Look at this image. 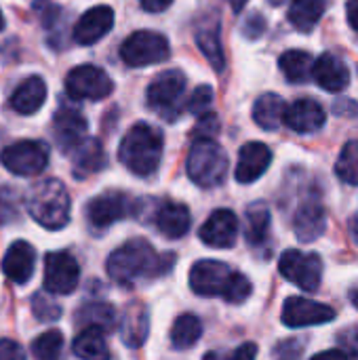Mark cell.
<instances>
[{
    "mask_svg": "<svg viewBox=\"0 0 358 360\" xmlns=\"http://www.w3.org/2000/svg\"><path fill=\"white\" fill-rule=\"evenodd\" d=\"M87 219L93 228H108L120 219H124L127 215H131L133 211V200L124 194V192H106L99 194L95 198H91V202L87 205Z\"/></svg>",
    "mask_w": 358,
    "mask_h": 360,
    "instance_id": "obj_12",
    "label": "cell"
},
{
    "mask_svg": "<svg viewBox=\"0 0 358 360\" xmlns=\"http://www.w3.org/2000/svg\"><path fill=\"white\" fill-rule=\"evenodd\" d=\"M27 213L46 230H61L70 221V194L59 179H42L27 190Z\"/></svg>",
    "mask_w": 358,
    "mask_h": 360,
    "instance_id": "obj_4",
    "label": "cell"
},
{
    "mask_svg": "<svg viewBox=\"0 0 358 360\" xmlns=\"http://www.w3.org/2000/svg\"><path fill=\"white\" fill-rule=\"evenodd\" d=\"M312 78L317 80V84L325 91L338 93L344 91L350 82V72L346 68V63L333 55V53H323L319 59H314L312 65Z\"/></svg>",
    "mask_w": 358,
    "mask_h": 360,
    "instance_id": "obj_21",
    "label": "cell"
},
{
    "mask_svg": "<svg viewBox=\"0 0 358 360\" xmlns=\"http://www.w3.org/2000/svg\"><path fill=\"white\" fill-rule=\"evenodd\" d=\"M211 103H213V89L209 84H200L190 95V99L186 103V110L192 112V114H196V116H200V114L209 112Z\"/></svg>",
    "mask_w": 358,
    "mask_h": 360,
    "instance_id": "obj_36",
    "label": "cell"
},
{
    "mask_svg": "<svg viewBox=\"0 0 358 360\" xmlns=\"http://www.w3.org/2000/svg\"><path fill=\"white\" fill-rule=\"evenodd\" d=\"M283 122L295 133H304V135L317 133L327 122V112L317 99L302 97V99L293 101L291 105H287Z\"/></svg>",
    "mask_w": 358,
    "mask_h": 360,
    "instance_id": "obj_15",
    "label": "cell"
},
{
    "mask_svg": "<svg viewBox=\"0 0 358 360\" xmlns=\"http://www.w3.org/2000/svg\"><path fill=\"white\" fill-rule=\"evenodd\" d=\"M186 91V76L179 70H165L160 72L148 86V101L156 108L167 120L177 118V103Z\"/></svg>",
    "mask_w": 358,
    "mask_h": 360,
    "instance_id": "obj_10",
    "label": "cell"
},
{
    "mask_svg": "<svg viewBox=\"0 0 358 360\" xmlns=\"http://www.w3.org/2000/svg\"><path fill=\"white\" fill-rule=\"evenodd\" d=\"M173 255L160 257L146 238H133L112 251L108 257V274L120 285H133L143 276H156L169 268Z\"/></svg>",
    "mask_w": 358,
    "mask_h": 360,
    "instance_id": "obj_2",
    "label": "cell"
},
{
    "mask_svg": "<svg viewBox=\"0 0 358 360\" xmlns=\"http://www.w3.org/2000/svg\"><path fill=\"white\" fill-rule=\"evenodd\" d=\"M171 55L169 40L152 30H139L133 32L122 44H120V57L131 68H143L152 63H162Z\"/></svg>",
    "mask_w": 358,
    "mask_h": 360,
    "instance_id": "obj_6",
    "label": "cell"
},
{
    "mask_svg": "<svg viewBox=\"0 0 358 360\" xmlns=\"http://www.w3.org/2000/svg\"><path fill=\"white\" fill-rule=\"evenodd\" d=\"M346 15H348V23L352 25V30L358 32V0H348Z\"/></svg>",
    "mask_w": 358,
    "mask_h": 360,
    "instance_id": "obj_43",
    "label": "cell"
},
{
    "mask_svg": "<svg viewBox=\"0 0 358 360\" xmlns=\"http://www.w3.org/2000/svg\"><path fill=\"white\" fill-rule=\"evenodd\" d=\"M281 72L285 74V78L293 84L306 82L312 78V65H314V57L306 51H287L281 55L279 59Z\"/></svg>",
    "mask_w": 358,
    "mask_h": 360,
    "instance_id": "obj_32",
    "label": "cell"
},
{
    "mask_svg": "<svg viewBox=\"0 0 358 360\" xmlns=\"http://www.w3.org/2000/svg\"><path fill=\"white\" fill-rule=\"evenodd\" d=\"M46 99V84L40 76L25 78L11 95V108L23 116H30L42 108Z\"/></svg>",
    "mask_w": 358,
    "mask_h": 360,
    "instance_id": "obj_25",
    "label": "cell"
},
{
    "mask_svg": "<svg viewBox=\"0 0 358 360\" xmlns=\"http://www.w3.org/2000/svg\"><path fill=\"white\" fill-rule=\"evenodd\" d=\"M219 23L217 19H211L207 23H203L196 32V44L200 49V53L207 57V61L213 65L215 72H224L226 68V57H224V46H222V38H219Z\"/></svg>",
    "mask_w": 358,
    "mask_h": 360,
    "instance_id": "obj_27",
    "label": "cell"
},
{
    "mask_svg": "<svg viewBox=\"0 0 358 360\" xmlns=\"http://www.w3.org/2000/svg\"><path fill=\"white\" fill-rule=\"evenodd\" d=\"M279 272L302 291H317L323 278V262L317 253H304L300 249H289L279 259Z\"/></svg>",
    "mask_w": 358,
    "mask_h": 360,
    "instance_id": "obj_7",
    "label": "cell"
},
{
    "mask_svg": "<svg viewBox=\"0 0 358 360\" xmlns=\"http://www.w3.org/2000/svg\"><path fill=\"white\" fill-rule=\"evenodd\" d=\"M4 30V17H2V11H0V32Z\"/></svg>",
    "mask_w": 358,
    "mask_h": 360,
    "instance_id": "obj_47",
    "label": "cell"
},
{
    "mask_svg": "<svg viewBox=\"0 0 358 360\" xmlns=\"http://www.w3.org/2000/svg\"><path fill=\"white\" fill-rule=\"evenodd\" d=\"M61 352H63V335L57 329L38 335L32 344V354L36 360H59Z\"/></svg>",
    "mask_w": 358,
    "mask_h": 360,
    "instance_id": "obj_34",
    "label": "cell"
},
{
    "mask_svg": "<svg viewBox=\"0 0 358 360\" xmlns=\"http://www.w3.org/2000/svg\"><path fill=\"white\" fill-rule=\"evenodd\" d=\"M32 310H34V316L42 323H53L61 316V308L53 302V297H46V295H36L32 302Z\"/></svg>",
    "mask_w": 358,
    "mask_h": 360,
    "instance_id": "obj_37",
    "label": "cell"
},
{
    "mask_svg": "<svg viewBox=\"0 0 358 360\" xmlns=\"http://www.w3.org/2000/svg\"><path fill=\"white\" fill-rule=\"evenodd\" d=\"M247 2H249V0H230V6H232V11L241 13V11L247 6Z\"/></svg>",
    "mask_w": 358,
    "mask_h": 360,
    "instance_id": "obj_44",
    "label": "cell"
},
{
    "mask_svg": "<svg viewBox=\"0 0 358 360\" xmlns=\"http://www.w3.org/2000/svg\"><path fill=\"white\" fill-rule=\"evenodd\" d=\"M190 287L200 297H222L228 304H243L253 291L245 274L217 259L196 262L190 270Z\"/></svg>",
    "mask_w": 358,
    "mask_h": 360,
    "instance_id": "obj_1",
    "label": "cell"
},
{
    "mask_svg": "<svg viewBox=\"0 0 358 360\" xmlns=\"http://www.w3.org/2000/svg\"><path fill=\"white\" fill-rule=\"evenodd\" d=\"M114 25V11L106 4L93 6L74 25V40L78 44H95L99 42Z\"/></svg>",
    "mask_w": 358,
    "mask_h": 360,
    "instance_id": "obj_17",
    "label": "cell"
},
{
    "mask_svg": "<svg viewBox=\"0 0 358 360\" xmlns=\"http://www.w3.org/2000/svg\"><path fill=\"white\" fill-rule=\"evenodd\" d=\"M335 173L342 181L350 186H358V139L348 141L342 148L340 158L335 162Z\"/></svg>",
    "mask_w": 358,
    "mask_h": 360,
    "instance_id": "obj_35",
    "label": "cell"
},
{
    "mask_svg": "<svg viewBox=\"0 0 358 360\" xmlns=\"http://www.w3.org/2000/svg\"><path fill=\"white\" fill-rule=\"evenodd\" d=\"M333 319H335V310L314 300L289 297L283 306V323L291 329L325 325V323H331Z\"/></svg>",
    "mask_w": 358,
    "mask_h": 360,
    "instance_id": "obj_13",
    "label": "cell"
},
{
    "mask_svg": "<svg viewBox=\"0 0 358 360\" xmlns=\"http://www.w3.org/2000/svg\"><path fill=\"white\" fill-rule=\"evenodd\" d=\"M162 158V133L146 122H137L127 131L118 146V160L139 177L152 175Z\"/></svg>",
    "mask_w": 358,
    "mask_h": 360,
    "instance_id": "obj_3",
    "label": "cell"
},
{
    "mask_svg": "<svg viewBox=\"0 0 358 360\" xmlns=\"http://www.w3.org/2000/svg\"><path fill=\"white\" fill-rule=\"evenodd\" d=\"M0 360H25V352L17 342L0 340Z\"/></svg>",
    "mask_w": 358,
    "mask_h": 360,
    "instance_id": "obj_40",
    "label": "cell"
},
{
    "mask_svg": "<svg viewBox=\"0 0 358 360\" xmlns=\"http://www.w3.org/2000/svg\"><path fill=\"white\" fill-rule=\"evenodd\" d=\"M87 129H89L87 118L76 108L61 105L53 116V131H55L57 143L65 152H70L74 146H78L84 139Z\"/></svg>",
    "mask_w": 358,
    "mask_h": 360,
    "instance_id": "obj_19",
    "label": "cell"
},
{
    "mask_svg": "<svg viewBox=\"0 0 358 360\" xmlns=\"http://www.w3.org/2000/svg\"><path fill=\"white\" fill-rule=\"evenodd\" d=\"M257 359V346L253 342H247L238 346L232 352H211L207 354L205 360H255Z\"/></svg>",
    "mask_w": 358,
    "mask_h": 360,
    "instance_id": "obj_38",
    "label": "cell"
},
{
    "mask_svg": "<svg viewBox=\"0 0 358 360\" xmlns=\"http://www.w3.org/2000/svg\"><path fill=\"white\" fill-rule=\"evenodd\" d=\"M270 162H272L270 148L262 141H249L238 152V165L234 177L238 184H253L268 171Z\"/></svg>",
    "mask_w": 358,
    "mask_h": 360,
    "instance_id": "obj_16",
    "label": "cell"
},
{
    "mask_svg": "<svg viewBox=\"0 0 358 360\" xmlns=\"http://www.w3.org/2000/svg\"><path fill=\"white\" fill-rule=\"evenodd\" d=\"M192 224L190 211L186 205L175 202V200H167L160 205V209L156 211V228L165 238H181L188 234Z\"/></svg>",
    "mask_w": 358,
    "mask_h": 360,
    "instance_id": "obj_23",
    "label": "cell"
},
{
    "mask_svg": "<svg viewBox=\"0 0 358 360\" xmlns=\"http://www.w3.org/2000/svg\"><path fill=\"white\" fill-rule=\"evenodd\" d=\"M76 325L82 329H99L103 333L114 331L118 327V312L106 302H91L76 312Z\"/></svg>",
    "mask_w": 358,
    "mask_h": 360,
    "instance_id": "obj_26",
    "label": "cell"
},
{
    "mask_svg": "<svg viewBox=\"0 0 358 360\" xmlns=\"http://www.w3.org/2000/svg\"><path fill=\"white\" fill-rule=\"evenodd\" d=\"M285 2H289V0H270L272 6H281V4H285Z\"/></svg>",
    "mask_w": 358,
    "mask_h": 360,
    "instance_id": "obj_46",
    "label": "cell"
},
{
    "mask_svg": "<svg viewBox=\"0 0 358 360\" xmlns=\"http://www.w3.org/2000/svg\"><path fill=\"white\" fill-rule=\"evenodd\" d=\"M116 329H120V340L127 348L143 346V342L148 340V333H150V319H148L146 306L139 302L129 304L122 310Z\"/></svg>",
    "mask_w": 358,
    "mask_h": 360,
    "instance_id": "obj_20",
    "label": "cell"
},
{
    "mask_svg": "<svg viewBox=\"0 0 358 360\" xmlns=\"http://www.w3.org/2000/svg\"><path fill=\"white\" fill-rule=\"evenodd\" d=\"M325 228H327L325 207H323L319 200H314V198L306 200V202L298 209L295 219H293V230H295L298 240H302V243H312V240H317V238L323 236Z\"/></svg>",
    "mask_w": 358,
    "mask_h": 360,
    "instance_id": "obj_22",
    "label": "cell"
},
{
    "mask_svg": "<svg viewBox=\"0 0 358 360\" xmlns=\"http://www.w3.org/2000/svg\"><path fill=\"white\" fill-rule=\"evenodd\" d=\"M80 281V268L74 255L65 251L49 253L44 259V289L51 295H70Z\"/></svg>",
    "mask_w": 358,
    "mask_h": 360,
    "instance_id": "obj_11",
    "label": "cell"
},
{
    "mask_svg": "<svg viewBox=\"0 0 358 360\" xmlns=\"http://www.w3.org/2000/svg\"><path fill=\"white\" fill-rule=\"evenodd\" d=\"M173 0H139V4L148 11V13H160L165 8L171 6Z\"/></svg>",
    "mask_w": 358,
    "mask_h": 360,
    "instance_id": "obj_41",
    "label": "cell"
},
{
    "mask_svg": "<svg viewBox=\"0 0 358 360\" xmlns=\"http://www.w3.org/2000/svg\"><path fill=\"white\" fill-rule=\"evenodd\" d=\"M217 133H219V120H217V116L213 112L200 114L198 120H196V127H194V139H200V137L213 139Z\"/></svg>",
    "mask_w": 358,
    "mask_h": 360,
    "instance_id": "obj_39",
    "label": "cell"
},
{
    "mask_svg": "<svg viewBox=\"0 0 358 360\" xmlns=\"http://www.w3.org/2000/svg\"><path fill=\"white\" fill-rule=\"evenodd\" d=\"M65 91L72 99H106L114 91L112 78L97 65H78L65 76Z\"/></svg>",
    "mask_w": 358,
    "mask_h": 360,
    "instance_id": "obj_9",
    "label": "cell"
},
{
    "mask_svg": "<svg viewBox=\"0 0 358 360\" xmlns=\"http://www.w3.org/2000/svg\"><path fill=\"white\" fill-rule=\"evenodd\" d=\"M348 297H350V302H352V306L358 308V285H354L352 289H350V293H348Z\"/></svg>",
    "mask_w": 358,
    "mask_h": 360,
    "instance_id": "obj_45",
    "label": "cell"
},
{
    "mask_svg": "<svg viewBox=\"0 0 358 360\" xmlns=\"http://www.w3.org/2000/svg\"><path fill=\"white\" fill-rule=\"evenodd\" d=\"M188 177L200 188H217L228 173V156L215 139H194L186 160Z\"/></svg>",
    "mask_w": 358,
    "mask_h": 360,
    "instance_id": "obj_5",
    "label": "cell"
},
{
    "mask_svg": "<svg viewBox=\"0 0 358 360\" xmlns=\"http://www.w3.org/2000/svg\"><path fill=\"white\" fill-rule=\"evenodd\" d=\"M270 211L264 202H255L247 209V228H245V238L251 247H262L270 238Z\"/></svg>",
    "mask_w": 358,
    "mask_h": 360,
    "instance_id": "obj_30",
    "label": "cell"
},
{
    "mask_svg": "<svg viewBox=\"0 0 358 360\" xmlns=\"http://www.w3.org/2000/svg\"><path fill=\"white\" fill-rule=\"evenodd\" d=\"M200 240L213 249H230L238 236V217L230 209H217L200 226Z\"/></svg>",
    "mask_w": 358,
    "mask_h": 360,
    "instance_id": "obj_14",
    "label": "cell"
},
{
    "mask_svg": "<svg viewBox=\"0 0 358 360\" xmlns=\"http://www.w3.org/2000/svg\"><path fill=\"white\" fill-rule=\"evenodd\" d=\"M0 162L6 171L19 177H32L44 171L49 165V148L42 141L23 139L17 143H11L2 150Z\"/></svg>",
    "mask_w": 358,
    "mask_h": 360,
    "instance_id": "obj_8",
    "label": "cell"
},
{
    "mask_svg": "<svg viewBox=\"0 0 358 360\" xmlns=\"http://www.w3.org/2000/svg\"><path fill=\"white\" fill-rule=\"evenodd\" d=\"M34 266H36V251L25 240H15L2 257L4 276L17 285H25L32 278Z\"/></svg>",
    "mask_w": 358,
    "mask_h": 360,
    "instance_id": "obj_18",
    "label": "cell"
},
{
    "mask_svg": "<svg viewBox=\"0 0 358 360\" xmlns=\"http://www.w3.org/2000/svg\"><path fill=\"white\" fill-rule=\"evenodd\" d=\"M70 152H72V171L76 179H84L101 171L106 165V154L97 139H82Z\"/></svg>",
    "mask_w": 358,
    "mask_h": 360,
    "instance_id": "obj_24",
    "label": "cell"
},
{
    "mask_svg": "<svg viewBox=\"0 0 358 360\" xmlns=\"http://www.w3.org/2000/svg\"><path fill=\"white\" fill-rule=\"evenodd\" d=\"M327 11V0H291L289 23L300 32H312Z\"/></svg>",
    "mask_w": 358,
    "mask_h": 360,
    "instance_id": "obj_29",
    "label": "cell"
},
{
    "mask_svg": "<svg viewBox=\"0 0 358 360\" xmlns=\"http://www.w3.org/2000/svg\"><path fill=\"white\" fill-rule=\"evenodd\" d=\"M310 360H350L348 354L344 350H325V352H319L317 356H312Z\"/></svg>",
    "mask_w": 358,
    "mask_h": 360,
    "instance_id": "obj_42",
    "label": "cell"
},
{
    "mask_svg": "<svg viewBox=\"0 0 358 360\" xmlns=\"http://www.w3.org/2000/svg\"><path fill=\"white\" fill-rule=\"evenodd\" d=\"M74 354L80 360H110V350L99 329H82L74 340Z\"/></svg>",
    "mask_w": 358,
    "mask_h": 360,
    "instance_id": "obj_31",
    "label": "cell"
},
{
    "mask_svg": "<svg viewBox=\"0 0 358 360\" xmlns=\"http://www.w3.org/2000/svg\"><path fill=\"white\" fill-rule=\"evenodd\" d=\"M285 110H287V103L281 95L264 93L262 97H257L253 105V120L266 131H276L283 124Z\"/></svg>",
    "mask_w": 358,
    "mask_h": 360,
    "instance_id": "obj_28",
    "label": "cell"
},
{
    "mask_svg": "<svg viewBox=\"0 0 358 360\" xmlns=\"http://www.w3.org/2000/svg\"><path fill=\"white\" fill-rule=\"evenodd\" d=\"M203 335V325L194 314H181L173 323L171 329V344L175 350H188L192 348Z\"/></svg>",
    "mask_w": 358,
    "mask_h": 360,
    "instance_id": "obj_33",
    "label": "cell"
}]
</instances>
